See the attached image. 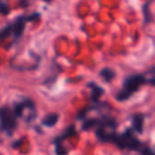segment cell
I'll use <instances>...</instances> for the list:
<instances>
[{
  "label": "cell",
  "instance_id": "cell-1",
  "mask_svg": "<svg viewBox=\"0 0 155 155\" xmlns=\"http://www.w3.org/2000/svg\"><path fill=\"white\" fill-rule=\"evenodd\" d=\"M146 82L147 80L143 75L134 74L127 77L123 81L121 90L116 94V100L120 102L129 100Z\"/></svg>",
  "mask_w": 155,
  "mask_h": 155
},
{
  "label": "cell",
  "instance_id": "cell-2",
  "mask_svg": "<svg viewBox=\"0 0 155 155\" xmlns=\"http://www.w3.org/2000/svg\"><path fill=\"white\" fill-rule=\"evenodd\" d=\"M18 126V118L12 106L4 105L0 107V130H3L8 136L12 137Z\"/></svg>",
  "mask_w": 155,
  "mask_h": 155
},
{
  "label": "cell",
  "instance_id": "cell-3",
  "mask_svg": "<svg viewBox=\"0 0 155 155\" xmlns=\"http://www.w3.org/2000/svg\"><path fill=\"white\" fill-rule=\"evenodd\" d=\"M109 142H112L116 144L120 149H130L133 150H140L145 147H142V144L137 140V138L133 135L131 130L127 129L123 134H117L114 132L111 133L110 137Z\"/></svg>",
  "mask_w": 155,
  "mask_h": 155
},
{
  "label": "cell",
  "instance_id": "cell-4",
  "mask_svg": "<svg viewBox=\"0 0 155 155\" xmlns=\"http://www.w3.org/2000/svg\"><path fill=\"white\" fill-rule=\"evenodd\" d=\"M41 15L38 12H34L30 15L28 16H18L15 18V20L11 23L12 25V30H13V38H14V42H17L22 37L25 28H26V24L28 22H32L34 20H38Z\"/></svg>",
  "mask_w": 155,
  "mask_h": 155
},
{
  "label": "cell",
  "instance_id": "cell-5",
  "mask_svg": "<svg viewBox=\"0 0 155 155\" xmlns=\"http://www.w3.org/2000/svg\"><path fill=\"white\" fill-rule=\"evenodd\" d=\"M58 120H59V116L58 113H50L43 118V120H41V124L45 127L51 128L58 123Z\"/></svg>",
  "mask_w": 155,
  "mask_h": 155
},
{
  "label": "cell",
  "instance_id": "cell-6",
  "mask_svg": "<svg viewBox=\"0 0 155 155\" xmlns=\"http://www.w3.org/2000/svg\"><path fill=\"white\" fill-rule=\"evenodd\" d=\"M88 86L91 89V100L97 103L99 101L101 96L104 93V90L101 87H100L99 85L95 84L94 82L89 83Z\"/></svg>",
  "mask_w": 155,
  "mask_h": 155
},
{
  "label": "cell",
  "instance_id": "cell-7",
  "mask_svg": "<svg viewBox=\"0 0 155 155\" xmlns=\"http://www.w3.org/2000/svg\"><path fill=\"white\" fill-rule=\"evenodd\" d=\"M100 77L101 78V79L109 83V82H111L113 80H114V78L116 77V73L113 69L110 68H102L101 71H100Z\"/></svg>",
  "mask_w": 155,
  "mask_h": 155
},
{
  "label": "cell",
  "instance_id": "cell-8",
  "mask_svg": "<svg viewBox=\"0 0 155 155\" xmlns=\"http://www.w3.org/2000/svg\"><path fill=\"white\" fill-rule=\"evenodd\" d=\"M143 122H144V117L142 114H136L132 117L133 129L139 133H142L143 131Z\"/></svg>",
  "mask_w": 155,
  "mask_h": 155
},
{
  "label": "cell",
  "instance_id": "cell-9",
  "mask_svg": "<svg viewBox=\"0 0 155 155\" xmlns=\"http://www.w3.org/2000/svg\"><path fill=\"white\" fill-rule=\"evenodd\" d=\"M11 35L13 36V30H12V25L10 23L4 26L2 28H0V43L4 41L5 39L8 38Z\"/></svg>",
  "mask_w": 155,
  "mask_h": 155
},
{
  "label": "cell",
  "instance_id": "cell-10",
  "mask_svg": "<svg viewBox=\"0 0 155 155\" xmlns=\"http://www.w3.org/2000/svg\"><path fill=\"white\" fill-rule=\"evenodd\" d=\"M101 125V120L98 119H89L86 121H84L82 125V130H89L92 129L95 126H100Z\"/></svg>",
  "mask_w": 155,
  "mask_h": 155
},
{
  "label": "cell",
  "instance_id": "cell-11",
  "mask_svg": "<svg viewBox=\"0 0 155 155\" xmlns=\"http://www.w3.org/2000/svg\"><path fill=\"white\" fill-rule=\"evenodd\" d=\"M55 151L57 155H67L68 150L62 146V143H55Z\"/></svg>",
  "mask_w": 155,
  "mask_h": 155
},
{
  "label": "cell",
  "instance_id": "cell-12",
  "mask_svg": "<svg viewBox=\"0 0 155 155\" xmlns=\"http://www.w3.org/2000/svg\"><path fill=\"white\" fill-rule=\"evenodd\" d=\"M10 13V8L4 2L0 1V14L3 16H8Z\"/></svg>",
  "mask_w": 155,
  "mask_h": 155
},
{
  "label": "cell",
  "instance_id": "cell-13",
  "mask_svg": "<svg viewBox=\"0 0 155 155\" xmlns=\"http://www.w3.org/2000/svg\"><path fill=\"white\" fill-rule=\"evenodd\" d=\"M22 141H23V139L17 140L13 141V142H12V144H11V148H13V149H17V148H18V147L21 145Z\"/></svg>",
  "mask_w": 155,
  "mask_h": 155
},
{
  "label": "cell",
  "instance_id": "cell-14",
  "mask_svg": "<svg viewBox=\"0 0 155 155\" xmlns=\"http://www.w3.org/2000/svg\"><path fill=\"white\" fill-rule=\"evenodd\" d=\"M152 73H153V77L149 81V82H150L152 86H155V66H154L153 68H152Z\"/></svg>",
  "mask_w": 155,
  "mask_h": 155
},
{
  "label": "cell",
  "instance_id": "cell-15",
  "mask_svg": "<svg viewBox=\"0 0 155 155\" xmlns=\"http://www.w3.org/2000/svg\"><path fill=\"white\" fill-rule=\"evenodd\" d=\"M42 1H44V2H46V3H50L52 0H42Z\"/></svg>",
  "mask_w": 155,
  "mask_h": 155
}]
</instances>
